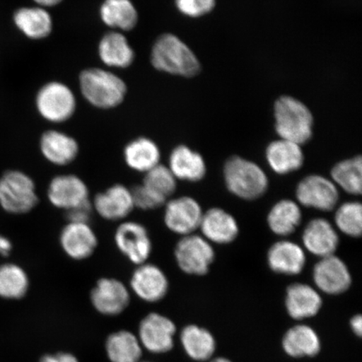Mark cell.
Segmentation results:
<instances>
[{
    "label": "cell",
    "instance_id": "cell-1",
    "mask_svg": "<svg viewBox=\"0 0 362 362\" xmlns=\"http://www.w3.org/2000/svg\"><path fill=\"white\" fill-rule=\"evenodd\" d=\"M151 60L156 69L185 78L196 76L201 69L192 49L173 34H164L156 40Z\"/></svg>",
    "mask_w": 362,
    "mask_h": 362
},
{
    "label": "cell",
    "instance_id": "cell-2",
    "mask_svg": "<svg viewBox=\"0 0 362 362\" xmlns=\"http://www.w3.org/2000/svg\"><path fill=\"white\" fill-rule=\"evenodd\" d=\"M275 129L280 139L302 146L313 134V116L309 108L298 99L284 96L274 106Z\"/></svg>",
    "mask_w": 362,
    "mask_h": 362
},
{
    "label": "cell",
    "instance_id": "cell-3",
    "mask_svg": "<svg viewBox=\"0 0 362 362\" xmlns=\"http://www.w3.org/2000/svg\"><path fill=\"white\" fill-rule=\"evenodd\" d=\"M80 88L86 100L103 110L119 106L127 93V86L119 76L100 68L81 72Z\"/></svg>",
    "mask_w": 362,
    "mask_h": 362
},
{
    "label": "cell",
    "instance_id": "cell-4",
    "mask_svg": "<svg viewBox=\"0 0 362 362\" xmlns=\"http://www.w3.org/2000/svg\"><path fill=\"white\" fill-rule=\"evenodd\" d=\"M224 178L229 191L244 200L262 197L269 187L268 177L260 166L238 156L226 161Z\"/></svg>",
    "mask_w": 362,
    "mask_h": 362
},
{
    "label": "cell",
    "instance_id": "cell-5",
    "mask_svg": "<svg viewBox=\"0 0 362 362\" xmlns=\"http://www.w3.org/2000/svg\"><path fill=\"white\" fill-rule=\"evenodd\" d=\"M34 180L20 170H8L0 177V206L8 214H25L37 206Z\"/></svg>",
    "mask_w": 362,
    "mask_h": 362
},
{
    "label": "cell",
    "instance_id": "cell-6",
    "mask_svg": "<svg viewBox=\"0 0 362 362\" xmlns=\"http://www.w3.org/2000/svg\"><path fill=\"white\" fill-rule=\"evenodd\" d=\"M40 115L52 123H62L74 115L76 101L68 86L51 81L40 89L35 99Z\"/></svg>",
    "mask_w": 362,
    "mask_h": 362
},
{
    "label": "cell",
    "instance_id": "cell-7",
    "mask_svg": "<svg viewBox=\"0 0 362 362\" xmlns=\"http://www.w3.org/2000/svg\"><path fill=\"white\" fill-rule=\"evenodd\" d=\"M180 270L189 275H205L214 261L215 252L206 239L187 235L180 240L175 249Z\"/></svg>",
    "mask_w": 362,
    "mask_h": 362
},
{
    "label": "cell",
    "instance_id": "cell-8",
    "mask_svg": "<svg viewBox=\"0 0 362 362\" xmlns=\"http://www.w3.org/2000/svg\"><path fill=\"white\" fill-rule=\"evenodd\" d=\"M115 241L122 255L136 266L146 264L151 255V236L146 226L137 221H124L117 226Z\"/></svg>",
    "mask_w": 362,
    "mask_h": 362
},
{
    "label": "cell",
    "instance_id": "cell-9",
    "mask_svg": "<svg viewBox=\"0 0 362 362\" xmlns=\"http://www.w3.org/2000/svg\"><path fill=\"white\" fill-rule=\"evenodd\" d=\"M175 333L173 321L153 312L140 321L137 337L143 349L153 354H165L173 349Z\"/></svg>",
    "mask_w": 362,
    "mask_h": 362
},
{
    "label": "cell",
    "instance_id": "cell-10",
    "mask_svg": "<svg viewBox=\"0 0 362 362\" xmlns=\"http://www.w3.org/2000/svg\"><path fill=\"white\" fill-rule=\"evenodd\" d=\"M89 194L87 184L78 175L71 174L55 176L47 189L52 205L66 211L90 203Z\"/></svg>",
    "mask_w": 362,
    "mask_h": 362
},
{
    "label": "cell",
    "instance_id": "cell-11",
    "mask_svg": "<svg viewBox=\"0 0 362 362\" xmlns=\"http://www.w3.org/2000/svg\"><path fill=\"white\" fill-rule=\"evenodd\" d=\"M164 221L172 233L187 236L200 228L203 212L200 204L194 199L182 197L167 202Z\"/></svg>",
    "mask_w": 362,
    "mask_h": 362
},
{
    "label": "cell",
    "instance_id": "cell-12",
    "mask_svg": "<svg viewBox=\"0 0 362 362\" xmlns=\"http://www.w3.org/2000/svg\"><path fill=\"white\" fill-rule=\"evenodd\" d=\"M90 300L99 314L117 316L129 307L130 293L120 280L103 278L98 280L90 291Z\"/></svg>",
    "mask_w": 362,
    "mask_h": 362
},
{
    "label": "cell",
    "instance_id": "cell-13",
    "mask_svg": "<svg viewBox=\"0 0 362 362\" xmlns=\"http://www.w3.org/2000/svg\"><path fill=\"white\" fill-rule=\"evenodd\" d=\"M296 197L301 205L329 211L336 207L339 192L336 184L324 176L312 175L298 185Z\"/></svg>",
    "mask_w": 362,
    "mask_h": 362
},
{
    "label": "cell",
    "instance_id": "cell-14",
    "mask_svg": "<svg viewBox=\"0 0 362 362\" xmlns=\"http://www.w3.org/2000/svg\"><path fill=\"white\" fill-rule=\"evenodd\" d=\"M130 288L136 296L147 303L160 302L168 293V278L160 267L153 264L137 266L130 279Z\"/></svg>",
    "mask_w": 362,
    "mask_h": 362
},
{
    "label": "cell",
    "instance_id": "cell-15",
    "mask_svg": "<svg viewBox=\"0 0 362 362\" xmlns=\"http://www.w3.org/2000/svg\"><path fill=\"white\" fill-rule=\"evenodd\" d=\"M313 279L320 291L332 296L346 292L351 284L349 269L345 262L334 255L322 257L317 262Z\"/></svg>",
    "mask_w": 362,
    "mask_h": 362
},
{
    "label": "cell",
    "instance_id": "cell-16",
    "mask_svg": "<svg viewBox=\"0 0 362 362\" xmlns=\"http://www.w3.org/2000/svg\"><path fill=\"white\" fill-rule=\"evenodd\" d=\"M60 244L63 252L70 259L81 261L93 255L98 240L89 223H68L62 230Z\"/></svg>",
    "mask_w": 362,
    "mask_h": 362
},
{
    "label": "cell",
    "instance_id": "cell-17",
    "mask_svg": "<svg viewBox=\"0 0 362 362\" xmlns=\"http://www.w3.org/2000/svg\"><path fill=\"white\" fill-rule=\"evenodd\" d=\"M93 208L99 216L107 221L124 220L134 209L131 189L124 185H113L105 192L96 194Z\"/></svg>",
    "mask_w": 362,
    "mask_h": 362
},
{
    "label": "cell",
    "instance_id": "cell-18",
    "mask_svg": "<svg viewBox=\"0 0 362 362\" xmlns=\"http://www.w3.org/2000/svg\"><path fill=\"white\" fill-rule=\"evenodd\" d=\"M322 304L320 293L310 285L294 284L287 288L285 306L293 320H303L315 316Z\"/></svg>",
    "mask_w": 362,
    "mask_h": 362
},
{
    "label": "cell",
    "instance_id": "cell-19",
    "mask_svg": "<svg viewBox=\"0 0 362 362\" xmlns=\"http://www.w3.org/2000/svg\"><path fill=\"white\" fill-rule=\"evenodd\" d=\"M40 147L45 160L58 166L71 164L79 153L76 140L57 130L44 133L40 138Z\"/></svg>",
    "mask_w": 362,
    "mask_h": 362
},
{
    "label": "cell",
    "instance_id": "cell-20",
    "mask_svg": "<svg viewBox=\"0 0 362 362\" xmlns=\"http://www.w3.org/2000/svg\"><path fill=\"white\" fill-rule=\"evenodd\" d=\"M302 239L307 250L321 259L334 255L339 244L336 230L322 218L312 220L306 226Z\"/></svg>",
    "mask_w": 362,
    "mask_h": 362
},
{
    "label": "cell",
    "instance_id": "cell-21",
    "mask_svg": "<svg viewBox=\"0 0 362 362\" xmlns=\"http://www.w3.org/2000/svg\"><path fill=\"white\" fill-rule=\"evenodd\" d=\"M200 228L205 239L218 244H228L238 237L236 219L221 208H211L203 214Z\"/></svg>",
    "mask_w": 362,
    "mask_h": 362
},
{
    "label": "cell",
    "instance_id": "cell-22",
    "mask_svg": "<svg viewBox=\"0 0 362 362\" xmlns=\"http://www.w3.org/2000/svg\"><path fill=\"white\" fill-rule=\"evenodd\" d=\"M305 253L300 246L291 241H280L274 244L268 253L270 269L285 275L300 274L305 268Z\"/></svg>",
    "mask_w": 362,
    "mask_h": 362
},
{
    "label": "cell",
    "instance_id": "cell-23",
    "mask_svg": "<svg viewBox=\"0 0 362 362\" xmlns=\"http://www.w3.org/2000/svg\"><path fill=\"white\" fill-rule=\"evenodd\" d=\"M282 347L293 358L315 357L320 352L321 341L313 328L307 325H297L284 334Z\"/></svg>",
    "mask_w": 362,
    "mask_h": 362
},
{
    "label": "cell",
    "instance_id": "cell-24",
    "mask_svg": "<svg viewBox=\"0 0 362 362\" xmlns=\"http://www.w3.org/2000/svg\"><path fill=\"white\" fill-rule=\"evenodd\" d=\"M168 167L176 180L189 182L202 180L206 173L203 157L185 146H179L172 151Z\"/></svg>",
    "mask_w": 362,
    "mask_h": 362
},
{
    "label": "cell",
    "instance_id": "cell-25",
    "mask_svg": "<svg viewBox=\"0 0 362 362\" xmlns=\"http://www.w3.org/2000/svg\"><path fill=\"white\" fill-rule=\"evenodd\" d=\"M266 158L271 169L279 175L300 169L304 163L301 146L282 139L269 144L267 148Z\"/></svg>",
    "mask_w": 362,
    "mask_h": 362
},
{
    "label": "cell",
    "instance_id": "cell-26",
    "mask_svg": "<svg viewBox=\"0 0 362 362\" xmlns=\"http://www.w3.org/2000/svg\"><path fill=\"white\" fill-rule=\"evenodd\" d=\"M124 158L131 170L146 174L160 164L161 153L152 139L140 137L127 144Z\"/></svg>",
    "mask_w": 362,
    "mask_h": 362
},
{
    "label": "cell",
    "instance_id": "cell-27",
    "mask_svg": "<svg viewBox=\"0 0 362 362\" xmlns=\"http://www.w3.org/2000/svg\"><path fill=\"white\" fill-rule=\"evenodd\" d=\"M13 22L26 37L40 40L52 33L53 21L49 13L42 7H23L13 15Z\"/></svg>",
    "mask_w": 362,
    "mask_h": 362
},
{
    "label": "cell",
    "instance_id": "cell-28",
    "mask_svg": "<svg viewBox=\"0 0 362 362\" xmlns=\"http://www.w3.org/2000/svg\"><path fill=\"white\" fill-rule=\"evenodd\" d=\"M98 54L103 64L115 68L129 67L134 61L135 54L125 35L112 31L101 39Z\"/></svg>",
    "mask_w": 362,
    "mask_h": 362
},
{
    "label": "cell",
    "instance_id": "cell-29",
    "mask_svg": "<svg viewBox=\"0 0 362 362\" xmlns=\"http://www.w3.org/2000/svg\"><path fill=\"white\" fill-rule=\"evenodd\" d=\"M180 342L189 358L197 361L210 360L216 349L214 334L197 325L184 327L180 333Z\"/></svg>",
    "mask_w": 362,
    "mask_h": 362
},
{
    "label": "cell",
    "instance_id": "cell-30",
    "mask_svg": "<svg viewBox=\"0 0 362 362\" xmlns=\"http://www.w3.org/2000/svg\"><path fill=\"white\" fill-rule=\"evenodd\" d=\"M105 350L111 362H139L143 355L138 337L126 329L110 334L106 339Z\"/></svg>",
    "mask_w": 362,
    "mask_h": 362
},
{
    "label": "cell",
    "instance_id": "cell-31",
    "mask_svg": "<svg viewBox=\"0 0 362 362\" xmlns=\"http://www.w3.org/2000/svg\"><path fill=\"white\" fill-rule=\"evenodd\" d=\"M103 22L112 29L133 30L139 20L138 11L131 0H105L100 8Z\"/></svg>",
    "mask_w": 362,
    "mask_h": 362
},
{
    "label": "cell",
    "instance_id": "cell-32",
    "mask_svg": "<svg viewBox=\"0 0 362 362\" xmlns=\"http://www.w3.org/2000/svg\"><path fill=\"white\" fill-rule=\"evenodd\" d=\"M302 214L300 206L291 200H282L275 204L268 216L272 232L279 236H288L300 225Z\"/></svg>",
    "mask_w": 362,
    "mask_h": 362
},
{
    "label": "cell",
    "instance_id": "cell-33",
    "mask_svg": "<svg viewBox=\"0 0 362 362\" xmlns=\"http://www.w3.org/2000/svg\"><path fill=\"white\" fill-rule=\"evenodd\" d=\"M30 279L21 266L6 264L0 266V297L7 300H20L25 296Z\"/></svg>",
    "mask_w": 362,
    "mask_h": 362
},
{
    "label": "cell",
    "instance_id": "cell-34",
    "mask_svg": "<svg viewBox=\"0 0 362 362\" xmlns=\"http://www.w3.org/2000/svg\"><path fill=\"white\" fill-rule=\"evenodd\" d=\"M334 184L344 191L359 196L362 189V160L361 156L338 163L332 170Z\"/></svg>",
    "mask_w": 362,
    "mask_h": 362
},
{
    "label": "cell",
    "instance_id": "cell-35",
    "mask_svg": "<svg viewBox=\"0 0 362 362\" xmlns=\"http://www.w3.org/2000/svg\"><path fill=\"white\" fill-rule=\"evenodd\" d=\"M143 185L168 201L176 191L177 180L168 166L160 164L144 174Z\"/></svg>",
    "mask_w": 362,
    "mask_h": 362
},
{
    "label": "cell",
    "instance_id": "cell-36",
    "mask_svg": "<svg viewBox=\"0 0 362 362\" xmlns=\"http://www.w3.org/2000/svg\"><path fill=\"white\" fill-rule=\"evenodd\" d=\"M334 221L344 234L358 238L362 230V206L360 202L344 203L338 208Z\"/></svg>",
    "mask_w": 362,
    "mask_h": 362
},
{
    "label": "cell",
    "instance_id": "cell-37",
    "mask_svg": "<svg viewBox=\"0 0 362 362\" xmlns=\"http://www.w3.org/2000/svg\"><path fill=\"white\" fill-rule=\"evenodd\" d=\"M130 189L132 193L134 208H139L142 211L158 209V208L165 206V203L168 202L151 189L144 187L143 184L136 185Z\"/></svg>",
    "mask_w": 362,
    "mask_h": 362
},
{
    "label": "cell",
    "instance_id": "cell-38",
    "mask_svg": "<svg viewBox=\"0 0 362 362\" xmlns=\"http://www.w3.org/2000/svg\"><path fill=\"white\" fill-rule=\"evenodd\" d=\"M216 0H175L176 8L184 16L198 18L207 15L216 6Z\"/></svg>",
    "mask_w": 362,
    "mask_h": 362
},
{
    "label": "cell",
    "instance_id": "cell-39",
    "mask_svg": "<svg viewBox=\"0 0 362 362\" xmlns=\"http://www.w3.org/2000/svg\"><path fill=\"white\" fill-rule=\"evenodd\" d=\"M92 212V204H86L84 206L75 208L66 211L68 223H89Z\"/></svg>",
    "mask_w": 362,
    "mask_h": 362
},
{
    "label": "cell",
    "instance_id": "cell-40",
    "mask_svg": "<svg viewBox=\"0 0 362 362\" xmlns=\"http://www.w3.org/2000/svg\"><path fill=\"white\" fill-rule=\"evenodd\" d=\"M40 362H80L75 355L69 352H57L55 354H47L42 357Z\"/></svg>",
    "mask_w": 362,
    "mask_h": 362
},
{
    "label": "cell",
    "instance_id": "cell-41",
    "mask_svg": "<svg viewBox=\"0 0 362 362\" xmlns=\"http://www.w3.org/2000/svg\"><path fill=\"white\" fill-rule=\"evenodd\" d=\"M351 328L356 337L362 336V317L361 315L353 316L350 321Z\"/></svg>",
    "mask_w": 362,
    "mask_h": 362
},
{
    "label": "cell",
    "instance_id": "cell-42",
    "mask_svg": "<svg viewBox=\"0 0 362 362\" xmlns=\"http://www.w3.org/2000/svg\"><path fill=\"white\" fill-rule=\"evenodd\" d=\"M12 250V243L7 238L0 235V255L6 257Z\"/></svg>",
    "mask_w": 362,
    "mask_h": 362
},
{
    "label": "cell",
    "instance_id": "cell-43",
    "mask_svg": "<svg viewBox=\"0 0 362 362\" xmlns=\"http://www.w3.org/2000/svg\"><path fill=\"white\" fill-rule=\"evenodd\" d=\"M34 1L40 7L45 8L57 6L62 0H34Z\"/></svg>",
    "mask_w": 362,
    "mask_h": 362
},
{
    "label": "cell",
    "instance_id": "cell-44",
    "mask_svg": "<svg viewBox=\"0 0 362 362\" xmlns=\"http://www.w3.org/2000/svg\"><path fill=\"white\" fill-rule=\"evenodd\" d=\"M211 362H233V361L228 358H226V357H216V358L212 360Z\"/></svg>",
    "mask_w": 362,
    "mask_h": 362
},
{
    "label": "cell",
    "instance_id": "cell-45",
    "mask_svg": "<svg viewBox=\"0 0 362 362\" xmlns=\"http://www.w3.org/2000/svg\"><path fill=\"white\" fill-rule=\"evenodd\" d=\"M139 362H151V361H139Z\"/></svg>",
    "mask_w": 362,
    "mask_h": 362
}]
</instances>
